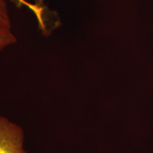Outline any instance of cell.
<instances>
[{
	"instance_id": "cell-1",
	"label": "cell",
	"mask_w": 153,
	"mask_h": 153,
	"mask_svg": "<svg viewBox=\"0 0 153 153\" xmlns=\"http://www.w3.org/2000/svg\"><path fill=\"white\" fill-rule=\"evenodd\" d=\"M24 134L20 126L0 116V153H26Z\"/></svg>"
},
{
	"instance_id": "cell-2",
	"label": "cell",
	"mask_w": 153,
	"mask_h": 153,
	"mask_svg": "<svg viewBox=\"0 0 153 153\" xmlns=\"http://www.w3.org/2000/svg\"><path fill=\"white\" fill-rule=\"evenodd\" d=\"M16 41L17 38L11 28L0 26V51L14 45L16 43Z\"/></svg>"
},
{
	"instance_id": "cell-3",
	"label": "cell",
	"mask_w": 153,
	"mask_h": 153,
	"mask_svg": "<svg viewBox=\"0 0 153 153\" xmlns=\"http://www.w3.org/2000/svg\"><path fill=\"white\" fill-rule=\"evenodd\" d=\"M0 26L11 28V21L7 3L5 0H0Z\"/></svg>"
},
{
	"instance_id": "cell-4",
	"label": "cell",
	"mask_w": 153,
	"mask_h": 153,
	"mask_svg": "<svg viewBox=\"0 0 153 153\" xmlns=\"http://www.w3.org/2000/svg\"><path fill=\"white\" fill-rule=\"evenodd\" d=\"M11 1L19 7H26L36 17L40 16L42 14L43 8H42L41 6L36 4L30 3L27 0H11Z\"/></svg>"
}]
</instances>
